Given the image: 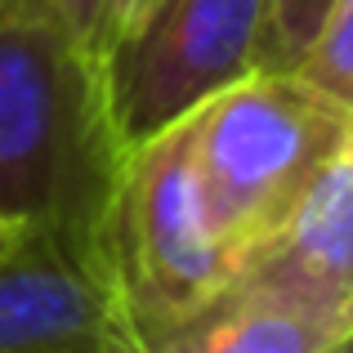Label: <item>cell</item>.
<instances>
[{
  "label": "cell",
  "mask_w": 353,
  "mask_h": 353,
  "mask_svg": "<svg viewBox=\"0 0 353 353\" xmlns=\"http://www.w3.org/2000/svg\"><path fill=\"white\" fill-rule=\"evenodd\" d=\"M125 157L112 59L81 45L45 0H0V215L112 233Z\"/></svg>",
  "instance_id": "obj_1"
},
{
  "label": "cell",
  "mask_w": 353,
  "mask_h": 353,
  "mask_svg": "<svg viewBox=\"0 0 353 353\" xmlns=\"http://www.w3.org/2000/svg\"><path fill=\"white\" fill-rule=\"evenodd\" d=\"M349 143V108L300 72L255 68L188 117L192 174L237 282Z\"/></svg>",
  "instance_id": "obj_2"
},
{
  "label": "cell",
  "mask_w": 353,
  "mask_h": 353,
  "mask_svg": "<svg viewBox=\"0 0 353 353\" xmlns=\"http://www.w3.org/2000/svg\"><path fill=\"white\" fill-rule=\"evenodd\" d=\"M112 233L125 304L143 345L170 336L237 286L192 174L188 117L130 148Z\"/></svg>",
  "instance_id": "obj_3"
},
{
  "label": "cell",
  "mask_w": 353,
  "mask_h": 353,
  "mask_svg": "<svg viewBox=\"0 0 353 353\" xmlns=\"http://www.w3.org/2000/svg\"><path fill=\"white\" fill-rule=\"evenodd\" d=\"M117 233L27 228L0 259V353H139Z\"/></svg>",
  "instance_id": "obj_4"
},
{
  "label": "cell",
  "mask_w": 353,
  "mask_h": 353,
  "mask_svg": "<svg viewBox=\"0 0 353 353\" xmlns=\"http://www.w3.org/2000/svg\"><path fill=\"white\" fill-rule=\"evenodd\" d=\"M268 0H161L112 50V103L125 143L192 117L210 94L255 72Z\"/></svg>",
  "instance_id": "obj_5"
},
{
  "label": "cell",
  "mask_w": 353,
  "mask_h": 353,
  "mask_svg": "<svg viewBox=\"0 0 353 353\" xmlns=\"http://www.w3.org/2000/svg\"><path fill=\"white\" fill-rule=\"evenodd\" d=\"M322 318H353V157L340 152L291 210L277 241L233 286ZM228 291V295H233Z\"/></svg>",
  "instance_id": "obj_6"
},
{
  "label": "cell",
  "mask_w": 353,
  "mask_h": 353,
  "mask_svg": "<svg viewBox=\"0 0 353 353\" xmlns=\"http://www.w3.org/2000/svg\"><path fill=\"white\" fill-rule=\"evenodd\" d=\"M353 318H322L295 304L259 300V295H224L174 327L170 336L143 345L139 353H349Z\"/></svg>",
  "instance_id": "obj_7"
},
{
  "label": "cell",
  "mask_w": 353,
  "mask_h": 353,
  "mask_svg": "<svg viewBox=\"0 0 353 353\" xmlns=\"http://www.w3.org/2000/svg\"><path fill=\"white\" fill-rule=\"evenodd\" d=\"M336 0H268L264 5V32H259L255 68L268 72H295L318 41Z\"/></svg>",
  "instance_id": "obj_8"
},
{
  "label": "cell",
  "mask_w": 353,
  "mask_h": 353,
  "mask_svg": "<svg viewBox=\"0 0 353 353\" xmlns=\"http://www.w3.org/2000/svg\"><path fill=\"white\" fill-rule=\"evenodd\" d=\"M295 72L313 81L318 90H327L331 99H340L345 108H353V0L331 5L318 41L309 45V54Z\"/></svg>",
  "instance_id": "obj_9"
},
{
  "label": "cell",
  "mask_w": 353,
  "mask_h": 353,
  "mask_svg": "<svg viewBox=\"0 0 353 353\" xmlns=\"http://www.w3.org/2000/svg\"><path fill=\"white\" fill-rule=\"evenodd\" d=\"M45 5L59 14V23L81 45H90L94 54L112 59V45H108V0H45Z\"/></svg>",
  "instance_id": "obj_10"
},
{
  "label": "cell",
  "mask_w": 353,
  "mask_h": 353,
  "mask_svg": "<svg viewBox=\"0 0 353 353\" xmlns=\"http://www.w3.org/2000/svg\"><path fill=\"white\" fill-rule=\"evenodd\" d=\"M157 5H161V0H108V45L117 50L121 41H130V36L152 18Z\"/></svg>",
  "instance_id": "obj_11"
},
{
  "label": "cell",
  "mask_w": 353,
  "mask_h": 353,
  "mask_svg": "<svg viewBox=\"0 0 353 353\" xmlns=\"http://www.w3.org/2000/svg\"><path fill=\"white\" fill-rule=\"evenodd\" d=\"M23 233H27L23 224H14V219H5V215H0V259H5L9 250L18 246V237H23Z\"/></svg>",
  "instance_id": "obj_12"
},
{
  "label": "cell",
  "mask_w": 353,
  "mask_h": 353,
  "mask_svg": "<svg viewBox=\"0 0 353 353\" xmlns=\"http://www.w3.org/2000/svg\"><path fill=\"white\" fill-rule=\"evenodd\" d=\"M345 152L353 157V108H349V143H345Z\"/></svg>",
  "instance_id": "obj_13"
}]
</instances>
